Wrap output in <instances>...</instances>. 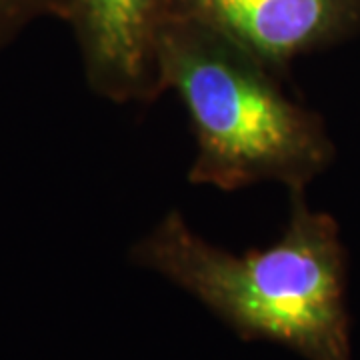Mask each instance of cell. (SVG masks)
Returning a JSON list of instances; mask_svg holds the SVG:
<instances>
[{
	"label": "cell",
	"mask_w": 360,
	"mask_h": 360,
	"mask_svg": "<svg viewBox=\"0 0 360 360\" xmlns=\"http://www.w3.org/2000/svg\"><path fill=\"white\" fill-rule=\"evenodd\" d=\"M56 0H0V51L26 26L42 16H54Z\"/></svg>",
	"instance_id": "5"
},
{
	"label": "cell",
	"mask_w": 360,
	"mask_h": 360,
	"mask_svg": "<svg viewBox=\"0 0 360 360\" xmlns=\"http://www.w3.org/2000/svg\"><path fill=\"white\" fill-rule=\"evenodd\" d=\"M274 75L298 54L345 37L360 22V0H179Z\"/></svg>",
	"instance_id": "4"
},
{
	"label": "cell",
	"mask_w": 360,
	"mask_h": 360,
	"mask_svg": "<svg viewBox=\"0 0 360 360\" xmlns=\"http://www.w3.org/2000/svg\"><path fill=\"white\" fill-rule=\"evenodd\" d=\"M290 217L274 245L232 255L168 212L130 260L202 302L245 342L266 340L307 360H352L347 258L338 226L290 191Z\"/></svg>",
	"instance_id": "1"
},
{
	"label": "cell",
	"mask_w": 360,
	"mask_h": 360,
	"mask_svg": "<svg viewBox=\"0 0 360 360\" xmlns=\"http://www.w3.org/2000/svg\"><path fill=\"white\" fill-rule=\"evenodd\" d=\"M179 0H56L90 89L112 103H150L162 90L158 37Z\"/></svg>",
	"instance_id": "3"
},
{
	"label": "cell",
	"mask_w": 360,
	"mask_h": 360,
	"mask_svg": "<svg viewBox=\"0 0 360 360\" xmlns=\"http://www.w3.org/2000/svg\"><path fill=\"white\" fill-rule=\"evenodd\" d=\"M162 90H174L196 139L193 184L238 191L283 182L302 191L328 165L321 118L292 103L274 72L191 14L174 13L158 37Z\"/></svg>",
	"instance_id": "2"
}]
</instances>
